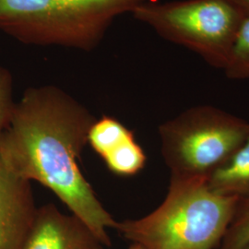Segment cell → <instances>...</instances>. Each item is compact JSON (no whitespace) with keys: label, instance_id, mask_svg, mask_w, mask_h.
<instances>
[{"label":"cell","instance_id":"6da1fadb","mask_svg":"<svg viewBox=\"0 0 249 249\" xmlns=\"http://www.w3.org/2000/svg\"><path fill=\"white\" fill-rule=\"evenodd\" d=\"M97 118L71 94L53 85L30 87L16 102L0 135V160L16 177L50 189L86 223L105 247L116 220L101 203L79 165Z\"/></svg>","mask_w":249,"mask_h":249},{"label":"cell","instance_id":"7c38bea8","mask_svg":"<svg viewBox=\"0 0 249 249\" xmlns=\"http://www.w3.org/2000/svg\"><path fill=\"white\" fill-rule=\"evenodd\" d=\"M249 244V198L239 200L219 249H241Z\"/></svg>","mask_w":249,"mask_h":249},{"label":"cell","instance_id":"8fae6325","mask_svg":"<svg viewBox=\"0 0 249 249\" xmlns=\"http://www.w3.org/2000/svg\"><path fill=\"white\" fill-rule=\"evenodd\" d=\"M223 71L232 80L249 79V16H245L242 20Z\"/></svg>","mask_w":249,"mask_h":249},{"label":"cell","instance_id":"52a82bcc","mask_svg":"<svg viewBox=\"0 0 249 249\" xmlns=\"http://www.w3.org/2000/svg\"><path fill=\"white\" fill-rule=\"evenodd\" d=\"M31 182L9 172L0 160V249H19L36 216Z\"/></svg>","mask_w":249,"mask_h":249},{"label":"cell","instance_id":"30bf717a","mask_svg":"<svg viewBox=\"0 0 249 249\" xmlns=\"http://www.w3.org/2000/svg\"><path fill=\"white\" fill-rule=\"evenodd\" d=\"M103 160L111 173L118 177L128 178L136 176L145 167L147 156L134 137L108 153Z\"/></svg>","mask_w":249,"mask_h":249},{"label":"cell","instance_id":"4fadbf2b","mask_svg":"<svg viewBox=\"0 0 249 249\" xmlns=\"http://www.w3.org/2000/svg\"><path fill=\"white\" fill-rule=\"evenodd\" d=\"M15 105L12 74L8 69L0 66V135L9 125Z\"/></svg>","mask_w":249,"mask_h":249},{"label":"cell","instance_id":"9c48e42d","mask_svg":"<svg viewBox=\"0 0 249 249\" xmlns=\"http://www.w3.org/2000/svg\"><path fill=\"white\" fill-rule=\"evenodd\" d=\"M134 138L133 131L128 129L116 118L102 116L91 124L88 143L103 159L125 141Z\"/></svg>","mask_w":249,"mask_h":249},{"label":"cell","instance_id":"277c9868","mask_svg":"<svg viewBox=\"0 0 249 249\" xmlns=\"http://www.w3.org/2000/svg\"><path fill=\"white\" fill-rule=\"evenodd\" d=\"M249 133V122L212 106L187 109L159 126L171 178H206L228 160Z\"/></svg>","mask_w":249,"mask_h":249},{"label":"cell","instance_id":"3957f363","mask_svg":"<svg viewBox=\"0 0 249 249\" xmlns=\"http://www.w3.org/2000/svg\"><path fill=\"white\" fill-rule=\"evenodd\" d=\"M151 0H0V32L24 45L91 51L118 16Z\"/></svg>","mask_w":249,"mask_h":249},{"label":"cell","instance_id":"2e32d148","mask_svg":"<svg viewBox=\"0 0 249 249\" xmlns=\"http://www.w3.org/2000/svg\"><path fill=\"white\" fill-rule=\"evenodd\" d=\"M249 249V245H248V246H246V247H244V248H243V249Z\"/></svg>","mask_w":249,"mask_h":249},{"label":"cell","instance_id":"5b68a950","mask_svg":"<svg viewBox=\"0 0 249 249\" xmlns=\"http://www.w3.org/2000/svg\"><path fill=\"white\" fill-rule=\"evenodd\" d=\"M130 13L160 37L223 71L245 17L224 0L148 1Z\"/></svg>","mask_w":249,"mask_h":249},{"label":"cell","instance_id":"9a60e30c","mask_svg":"<svg viewBox=\"0 0 249 249\" xmlns=\"http://www.w3.org/2000/svg\"><path fill=\"white\" fill-rule=\"evenodd\" d=\"M128 249H145L144 248H142V246H140V245H138V244H132L131 246H130V248Z\"/></svg>","mask_w":249,"mask_h":249},{"label":"cell","instance_id":"ba28073f","mask_svg":"<svg viewBox=\"0 0 249 249\" xmlns=\"http://www.w3.org/2000/svg\"><path fill=\"white\" fill-rule=\"evenodd\" d=\"M206 183L219 195L249 198V133L231 157L206 178Z\"/></svg>","mask_w":249,"mask_h":249},{"label":"cell","instance_id":"7a4b0ae2","mask_svg":"<svg viewBox=\"0 0 249 249\" xmlns=\"http://www.w3.org/2000/svg\"><path fill=\"white\" fill-rule=\"evenodd\" d=\"M238 203L236 197L215 193L204 178H171L156 210L116 222L114 228L145 249H219Z\"/></svg>","mask_w":249,"mask_h":249},{"label":"cell","instance_id":"5bb4252c","mask_svg":"<svg viewBox=\"0 0 249 249\" xmlns=\"http://www.w3.org/2000/svg\"><path fill=\"white\" fill-rule=\"evenodd\" d=\"M239 10L244 16H249V0H224Z\"/></svg>","mask_w":249,"mask_h":249},{"label":"cell","instance_id":"8992f818","mask_svg":"<svg viewBox=\"0 0 249 249\" xmlns=\"http://www.w3.org/2000/svg\"><path fill=\"white\" fill-rule=\"evenodd\" d=\"M89 226L77 216L64 214L53 204L37 208L19 249H104Z\"/></svg>","mask_w":249,"mask_h":249}]
</instances>
